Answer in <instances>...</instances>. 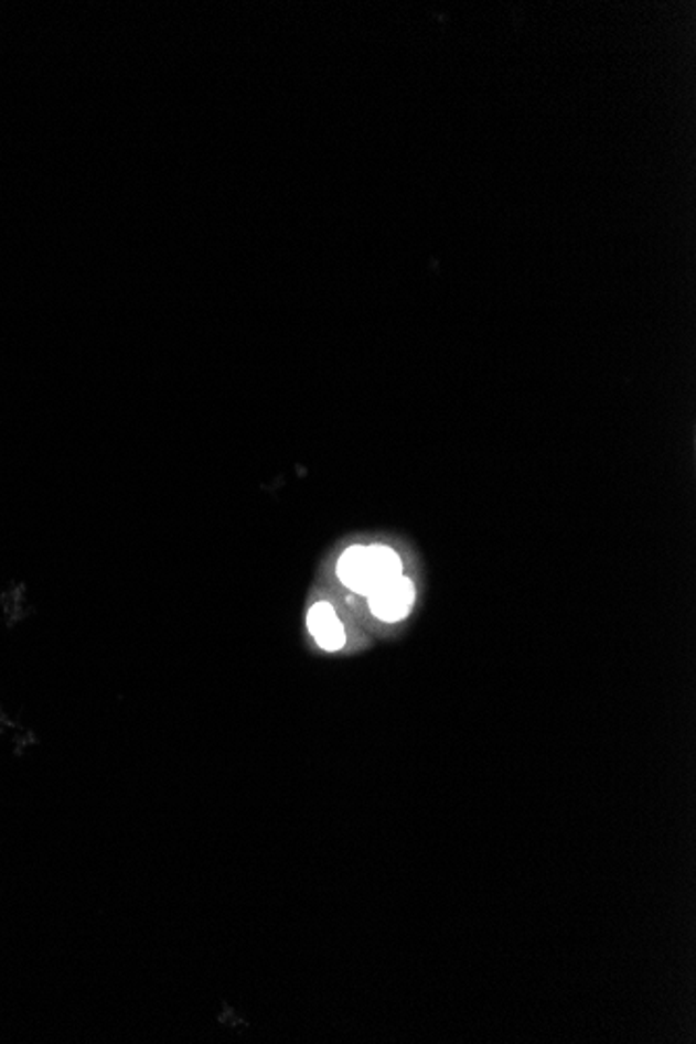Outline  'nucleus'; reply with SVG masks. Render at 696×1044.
I'll return each mask as SVG.
<instances>
[{"label": "nucleus", "mask_w": 696, "mask_h": 1044, "mask_svg": "<svg viewBox=\"0 0 696 1044\" xmlns=\"http://www.w3.org/2000/svg\"><path fill=\"white\" fill-rule=\"evenodd\" d=\"M339 580L353 592L367 596L403 575L400 557L386 545L351 547L342 552L336 566Z\"/></svg>", "instance_id": "1"}, {"label": "nucleus", "mask_w": 696, "mask_h": 1044, "mask_svg": "<svg viewBox=\"0 0 696 1044\" xmlns=\"http://www.w3.org/2000/svg\"><path fill=\"white\" fill-rule=\"evenodd\" d=\"M370 609L377 620L396 624L409 615L415 603V586L409 578H398L395 582L379 586L367 594Z\"/></svg>", "instance_id": "2"}, {"label": "nucleus", "mask_w": 696, "mask_h": 1044, "mask_svg": "<svg viewBox=\"0 0 696 1044\" xmlns=\"http://www.w3.org/2000/svg\"><path fill=\"white\" fill-rule=\"evenodd\" d=\"M307 627L313 636V641L318 643L320 648L323 650H340L344 643H346V636H344V627H342V622H340L339 613L334 611V607L330 603H315L313 607L309 609V615H307Z\"/></svg>", "instance_id": "3"}]
</instances>
